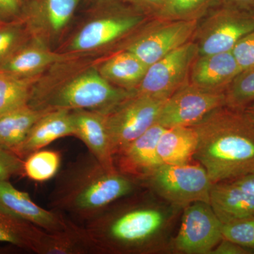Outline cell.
I'll return each instance as SVG.
<instances>
[{
	"mask_svg": "<svg viewBox=\"0 0 254 254\" xmlns=\"http://www.w3.org/2000/svg\"><path fill=\"white\" fill-rule=\"evenodd\" d=\"M232 53L242 71L254 67V29L237 43Z\"/></svg>",
	"mask_w": 254,
	"mask_h": 254,
	"instance_id": "obj_33",
	"label": "cell"
},
{
	"mask_svg": "<svg viewBox=\"0 0 254 254\" xmlns=\"http://www.w3.org/2000/svg\"><path fill=\"white\" fill-rule=\"evenodd\" d=\"M198 145V136L193 127L166 128L158 143V155L161 164L181 165L190 163Z\"/></svg>",
	"mask_w": 254,
	"mask_h": 254,
	"instance_id": "obj_23",
	"label": "cell"
},
{
	"mask_svg": "<svg viewBox=\"0 0 254 254\" xmlns=\"http://www.w3.org/2000/svg\"><path fill=\"white\" fill-rule=\"evenodd\" d=\"M241 71L232 52L198 55L190 68V82L208 91L225 92Z\"/></svg>",
	"mask_w": 254,
	"mask_h": 254,
	"instance_id": "obj_18",
	"label": "cell"
},
{
	"mask_svg": "<svg viewBox=\"0 0 254 254\" xmlns=\"http://www.w3.org/2000/svg\"><path fill=\"white\" fill-rule=\"evenodd\" d=\"M74 135L81 140L88 151L105 168L117 170L105 114L91 110L71 111Z\"/></svg>",
	"mask_w": 254,
	"mask_h": 254,
	"instance_id": "obj_15",
	"label": "cell"
},
{
	"mask_svg": "<svg viewBox=\"0 0 254 254\" xmlns=\"http://www.w3.org/2000/svg\"><path fill=\"white\" fill-rule=\"evenodd\" d=\"M198 22L150 18L108 54L122 50L129 52L149 66L191 41Z\"/></svg>",
	"mask_w": 254,
	"mask_h": 254,
	"instance_id": "obj_6",
	"label": "cell"
},
{
	"mask_svg": "<svg viewBox=\"0 0 254 254\" xmlns=\"http://www.w3.org/2000/svg\"><path fill=\"white\" fill-rule=\"evenodd\" d=\"M225 93V106L245 111L254 103V67L241 71Z\"/></svg>",
	"mask_w": 254,
	"mask_h": 254,
	"instance_id": "obj_29",
	"label": "cell"
},
{
	"mask_svg": "<svg viewBox=\"0 0 254 254\" xmlns=\"http://www.w3.org/2000/svg\"><path fill=\"white\" fill-rule=\"evenodd\" d=\"M198 56V47L188 42L150 65L135 93L167 99L190 81V68Z\"/></svg>",
	"mask_w": 254,
	"mask_h": 254,
	"instance_id": "obj_10",
	"label": "cell"
},
{
	"mask_svg": "<svg viewBox=\"0 0 254 254\" xmlns=\"http://www.w3.org/2000/svg\"><path fill=\"white\" fill-rule=\"evenodd\" d=\"M222 227L210 203H191L185 208L174 247L182 254H210L223 239Z\"/></svg>",
	"mask_w": 254,
	"mask_h": 254,
	"instance_id": "obj_12",
	"label": "cell"
},
{
	"mask_svg": "<svg viewBox=\"0 0 254 254\" xmlns=\"http://www.w3.org/2000/svg\"><path fill=\"white\" fill-rule=\"evenodd\" d=\"M223 239L235 242L254 252V215L226 224H222Z\"/></svg>",
	"mask_w": 254,
	"mask_h": 254,
	"instance_id": "obj_31",
	"label": "cell"
},
{
	"mask_svg": "<svg viewBox=\"0 0 254 254\" xmlns=\"http://www.w3.org/2000/svg\"><path fill=\"white\" fill-rule=\"evenodd\" d=\"M225 105V92L208 91L189 81L167 99L157 123L165 128L191 127Z\"/></svg>",
	"mask_w": 254,
	"mask_h": 254,
	"instance_id": "obj_11",
	"label": "cell"
},
{
	"mask_svg": "<svg viewBox=\"0 0 254 254\" xmlns=\"http://www.w3.org/2000/svg\"><path fill=\"white\" fill-rule=\"evenodd\" d=\"M138 184L118 170L105 168L88 152L57 175L49 205L51 210L85 223L133 193Z\"/></svg>",
	"mask_w": 254,
	"mask_h": 254,
	"instance_id": "obj_2",
	"label": "cell"
},
{
	"mask_svg": "<svg viewBox=\"0 0 254 254\" xmlns=\"http://www.w3.org/2000/svg\"><path fill=\"white\" fill-rule=\"evenodd\" d=\"M210 205L222 224L254 215V195L230 182L213 184L210 190Z\"/></svg>",
	"mask_w": 254,
	"mask_h": 254,
	"instance_id": "obj_21",
	"label": "cell"
},
{
	"mask_svg": "<svg viewBox=\"0 0 254 254\" xmlns=\"http://www.w3.org/2000/svg\"><path fill=\"white\" fill-rule=\"evenodd\" d=\"M133 193L85 222L96 254L143 253L153 245L165 217L144 200L132 196Z\"/></svg>",
	"mask_w": 254,
	"mask_h": 254,
	"instance_id": "obj_4",
	"label": "cell"
},
{
	"mask_svg": "<svg viewBox=\"0 0 254 254\" xmlns=\"http://www.w3.org/2000/svg\"><path fill=\"white\" fill-rule=\"evenodd\" d=\"M18 175H23V160L0 145V181H9L10 178Z\"/></svg>",
	"mask_w": 254,
	"mask_h": 254,
	"instance_id": "obj_32",
	"label": "cell"
},
{
	"mask_svg": "<svg viewBox=\"0 0 254 254\" xmlns=\"http://www.w3.org/2000/svg\"><path fill=\"white\" fill-rule=\"evenodd\" d=\"M23 0H0V21H9L21 17Z\"/></svg>",
	"mask_w": 254,
	"mask_h": 254,
	"instance_id": "obj_35",
	"label": "cell"
},
{
	"mask_svg": "<svg viewBox=\"0 0 254 254\" xmlns=\"http://www.w3.org/2000/svg\"><path fill=\"white\" fill-rule=\"evenodd\" d=\"M149 18L119 0L95 6L89 17L55 50L70 56H103Z\"/></svg>",
	"mask_w": 254,
	"mask_h": 254,
	"instance_id": "obj_5",
	"label": "cell"
},
{
	"mask_svg": "<svg viewBox=\"0 0 254 254\" xmlns=\"http://www.w3.org/2000/svg\"><path fill=\"white\" fill-rule=\"evenodd\" d=\"M61 162L58 150H38L23 160V175L33 181H48L59 173Z\"/></svg>",
	"mask_w": 254,
	"mask_h": 254,
	"instance_id": "obj_28",
	"label": "cell"
},
{
	"mask_svg": "<svg viewBox=\"0 0 254 254\" xmlns=\"http://www.w3.org/2000/svg\"><path fill=\"white\" fill-rule=\"evenodd\" d=\"M47 111L28 104L0 115V145L14 151L26 139L38 119Z\"/></svg>",
	"mask_w": 254,
	"mask_h": 254,
	"instance_id": "obj_25",
	"label": "cell"
},
{
	"mask_svg": "<svg viewBox=\"0 0 254 254\" xmlns=\"http://www.w3.org/2000/svg\"><path fill=\"white\" fill-rule=\"evenodd\" d=\"M222 3L246 11H254V0H222Z\"/></svg>",
	"mask_w": 254,
	"mask_h": 254,
	"instance_id": "obj_38",
	"label": "cell"
},
{
	"mask_svg": "<svg viewBox=\"0 0 254 254\" xmlns=\"http://www.w3.org/2000/svg\"><path fill=\"white\" fill-rule=\"evenodd\" d=\"M81 1L29 0L25 4L21 18L32 38L52 48L66 33Z\"/></svg>",
	"mask_w": 254,
	"mask_h": 254,
	"instance_id": "obj_13",
	"label": "cell"
},
{
	"mask_svg": "<svg viewBox=\"0 0 254 254\" xmlns=\"http://www.w3.org/2000/svg\"><path fill=\"white\" fill-rule=\"evenodd\" d=\"M138 12L149 18H154L163 9L167 0H119Z\"/></svg>",
	"mask_w": 254,
	"mask_h": 254,
	"instance_id": "obj_34",
	"label": "cell"
},
{
	"mask_svg": "<svg viewBox=\"0 0 254 254\" xmlns=\"http://www.w3.org/2000/svg\"><path fill=\"white\" fill-rule=\"evenodd\" d=\"M245 113L248 115L249 118L251 119L254 123V103L250 105L248 108L245 110Z\"/></svg>",
	"mask_w": 254,
	"mask_h": 254,
	"instance_id": "obj_40",
	"label": "cell"
},
{
	"mask_svg": "<svg viewBox=\"0 0 254 254\" xmlns=\"http://www.w3.org/2000/svg\"><path fill=\"white\" fill-rule=\"evenodd\" d=\"M88 4L91 5V7H95V6H101L109 4V3L114 2V1H118V0H85Z\"/></svg>",
	"mask_w": 254,
	"mask_h": 254,
	"instance_id": "obj_39",
	"label": "cell"
},
{
	"mask_svg": "<svg viewBox=\"0 0 254 254\" xmlns=\"http://www.w3.org/2000/svg\"><path fill=\"white\" fill-rule=\"evenodd\" d=\"M70 57L31 37L0 66V71L19 78L38 77L55 64Z\"/></svg>",
	"mask_w": 254,
	"mask_h": 254,
	"instance_id": "obj_16",
	"label": "cell"
},
{
	"mask_svg": "<svg viewBox=\"0 0 254 254\" xmlns=\"http://www.w3.org/2000/svg\"><path fill=\"white\" fill-rule=\"evenodd\" d=\"M134 91L112 85L95 57L71 56L52 66L33 86L28 105L38 110H91L107 113Z\"/></svg>",
	"mask_w": 254,
	"mask_h": 254,
	"instance_id": "obj_1",
	"label": "cell"
},
{
	"mask_svg": "<svg viewBox=\"0 0 254 254\" xmlns=\"http://www.w3.org/2000/svg\"><path fill=\"white\" fill-rule=\"evenodd\" d=\"M100 74L113 86L134 91L144 77L148 66L129 52H115L95 57Z\"/></svg>",
	"mask_w": 254,
	"mask_h": 254,
	"instance_id": "obj_20",
	"label": "cell"
},
{
	"mask_svg": "<svg viewBox=\"0 0 254 254\" xmlns=\"http://www.w3.org/2000/svg\"><path fill=\"white\" fill-rule=\"evenodd\" d=\"M254 29V11L223 4L200 20L192 41L198 55L232 52L237 43Z\"/></svg>",
	"mask_w": 254,
	"mask_h": 254,
	"instance_id": "obj_8",
	"label": "cell"
},
{
	"mask_svg": "<svg viewBox=\"0 0 254 254\" xmlns=\"http://www.w3.org/2000/svg\"><path fill=\"white\" fill-rule=\"evenodd\" d=\"M165 128L155 124L115 155L117 170L138 180L162 165L158 155V143Z\"/></svg>",
	"mask_w": 254,
	"mask_h": 254,
	"instance_id": "obj_14",
	"label": "cell"
},
{
	"mask_svg": "<svg viewBox=\"0 0 254 254\" xmlns=\"http://www.w3.org/2000/svg\"><path fill=\"white\" fill-rule=\"evenodd\" d=\"M40 77L19 78L0 71V115L28 105Z\"/></svg>",
	"mask_w": 254,
	"mask_h": 254,
	"instance_id": "obj_26",
	"label": "cell"
},
{
	"mask_svg": "<svg viewBox=\"0 0 254 254\" xmlns=\"http://www.w3.org/2000/svg\"><path fill=\"white\" fill-rule=\"evenodd\" d=\"M222 0H167L154 18L172 21H200Z\"/></svg>",
	"mask_w": 254,
	"mask_h": 254,
	"instance_id": "obj_27",
	"label": "cell"
},
{
	"mask_svg": "<svg viewBox=\"0 0 254 254\" xmlns=\"http://www.w3.org/2000/svg\"><path fill=\"white\" fill-rule=\"evenodd\" d=\"M191 127L198 136L193 158L213 185L254 171V123L245 111L225 105Z\"/></svg>",
	"mask_w": 254,
	"mask_h": 254,
	"instance_id": "obj_3",
	"label": "cell"
},
{
	"mask_svg": "<svg viewBox=\"0 0 254 254\" xmlns=\"http://www.w3.org/2000/svg\"><path fill=\"white\" fill-rule=\"evenodd\" d=\"M227 182H231L246 192L254 195V171Z\"/></svg>",
	"mask_w": 254,
	"mask_h": 254,
	"instance_id": "obj_37",
	"label": "cell"
},
{
	"mask_svg": "<svg viewBox=\"0 0 254 254\" xmlns=\"http://www.w3.org/2000/svg\"><path fill=\"white\" fill-rule=\"evenodd\" d=\"M31 37L22 18L0 21V66Z\"/></svg>",
	"mask_w": 254,
	"mask_h": 254,
	"instance_id": "obj_30",
	"label": "cell"
},
{
	"mask_svg": "<svg viewBox=\"0 0 254 254\" xmlns=\"http://www.w3.org/2000/svg\"><path fill=\"white\" fill-rule=\"evenodd\" d=\"M73 135L74 127L71 111L48 110L38 119L24 141L13 152L24 160L31 153L43 149L56 140Z\"/></svg>",
	"mask_w": 254,
	"mask_h": 254,
	"instance_id": "obj_19",
	"label": "cell"
},
{
	"mask_svg": "<svg viewBox=\"0 0 254 254\" xmlns=\"http://www.w3.org/2000/svg\"><path fill=\"white\" fill-rule=\"evenodd\" d=\"M213 254H254L253 250L243 246L222 239L212 252Z\"/></svg>",
	"mask_w": 254,
	"mask_h": 254,
	"instance_id": "obj_36",
	"label": "cell"
},
{
	"mask_svg": "<svg viewBox=\"0 0 254 254\" xmlns=\"http://www.w3.org/2000/svg\"><path fill=\"white\" fill-rule=\"evenodd\" d=\"M0 204L48 232L64 230L67 224L64 214L42 208L9 181H0Z\"/></svg>",
	"mask_w": 254,
	"mask_h": 254,
	"instance_id": "obj_17",
	"label": "cell"
},
{
	"mask_svg": "<svg viewBox=\"0 0 254 254\" xmlns=\"http://www.w3.org/2000/svg\"><path fill=\"white\" fill-rule=\"evenodd\" d=\"M167 99L134 92L105 113L114 158L157 124Z\"/></svg>",
	"mask_w": 254,
	"mask_h": 254,
	"instance_id": "obj_9",
	"label": "cell"
},
{
	"mask_svg": "<svg viewBox=\"0 0 254 254\" xmlns=\"http://www.w3.org/2000/svg\"><path fill=\"white\" fill-rule=\"evenodd\" d=\"M46 232L0 204V242L38 254Z\"/></svg>",
	"mask_w": 254,
	"mask_h": 254,
	"instance_id": "obj_24",
	"label": "cell"
},
{
	"mask_svg": "<svg viewBox=\"0 0 254 254\" xmlns=\"http://www.w3.org/2000/svg\"><path fill=\"white\" fill-rule=\"evenodd\" d=\"M96 254L84 225L68 218L64 230L45 233L38 254Z\"/></svg>",
	"mask_w": 254,
	"mask_h": 254,
	"instance_id": "obj_22",
	"label": "cell"
},
{
	"mask_svg": "<svg viewBox=\"0 0 254 254\" xmlns=\"http://www.w3.org/2000/svg\"><path fill=\"white\" fill-rule=\"evenodd\" d=\"M142 180L155 193L175 206L185 208L195 202L210 203L213 183L199 163L162 164Z\"/></svg>",
	"mask_w": 254,
	"mask_h": 254,
	"instance_id": "obj_7",
	"label": "cell"
}]
</instances>
